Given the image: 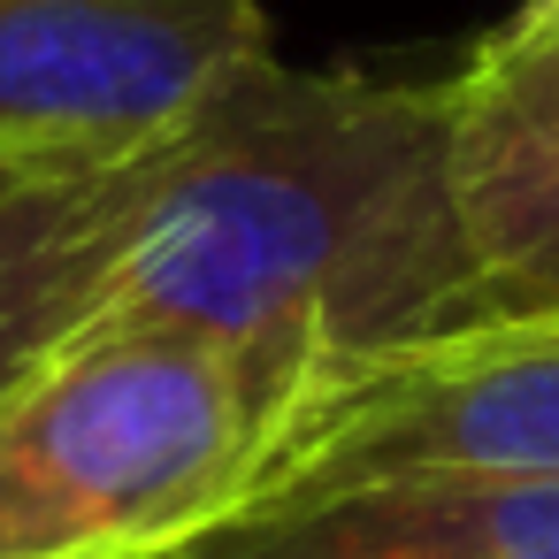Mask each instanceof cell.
Returning a JSON list of instances; mask_svg holds the SVG:
<instances>
[{
    "instance_id": "5b68a950",
    "label": "cell",
    "mask_w": 559,
    "mask_h": 559,
    "mask_svg": "<svg viewBox=\"0 0 559 559\" xmlns=\"http://www.w3.org/2000/svg\"><path fill=\"white\" fill-rule=\"evenodd\" d=\"M452 185L475 261V330L559 322V0L475 47L444 85Z\"/></svg>"
},
{
    "instance_id": "8992f818",
    "label": "cell",
    "mask_w": 559,
    "mask_h": 559,
    "mask_svg": "<svg viewBox=\"0 0 559 559\" xmlns=\"http://www.w3.org/2000/svg\"><path fill=\"white\" fill-rule=\"evenodd\" d=\"M177 559H559V475L376 483L246 506Z\"/></svg>"
},
{
    "instance_id": "3957f363",
    "label": "cell",
    "mask_w": 559,
    "mask_h": 559,
    "mask_svg": "<svg viewBox=\"0 0 559 559\" xmlns=\"http://www.w3.org/2000/svg\"><path fill=\"white\" fill-rule=\"evenodd\" d=\"M261 55L269 0H0V154L139 162Z\"/></svg>"
},
{
    "instance_id": "277c9868",
    "label": "cell",
    "mask_w": 559,
    "mask_h": 559,
    "mask_svg": "<svg viewBox=\"0 0 559 559\" xmlns=\"http://www.w3.org/2000/svg\"><path fill=\"white\" fill-rule=\"evenodd\" d=\"M559 475V322L467 330L314 406L269 460L253 506L376 483Z\"/></svg>"
},
{
    "instance_id": "6da1fadb",
    "label": "cell",
    "mask_w": 559,
    "mask_h": 559,
    "mask_svg": "<svg viewBox=\"0 0 559 559\" xmlns=\"http://www.w3.org/2000/svg\"><path fill=\"white\" fill-rule=\"evenodd\" d=\"M116 307L215 337L284 437L376 368L467 337L483 307L444 85L246 62L154 146Z\"/></svg>"
},
{
    "instance_id": "ba28073f",
    "label": "cell",
    "mask_w": 559,
    "mask_h": 559,
    "mask_svg": "<svg viewBox=\"0 0 559 559\" xmlns=\"http://www.w3.org/2000/svg\"><path fill=\"white\" fill-rule=\"evenodd\" d=\"M24 177H39V169H32V162H9V154H0V192H16Z\"/></svg>"
},
{
    "instance_id": "7a4b0ae2",
    "label": "cell",
    "mask_w": 559,
    "mask_h": 559,
    "mask_svg": "<svg viewBox=\"0 0 559 559\" xmlns=\"http://www.w3.org/2000/svg\"><path fill=\"white\" fill-rule=\"evenodd\" d=\"M276 444L215 337L108 307L0 399V559H177L253 506Z\"/></svg>"
},
{
    "instance_id": "52a82bcc",
    "label": "cell",
    "mask_w": 559,
    "mask_h": 559,
    "mask_svg": "<svg viewBox=\"0 0 559 559\" xmlns=\"http://www.w3.org/2000/svg\"><path fill=\"white\" fill-rule=\"evenodd\" d=\"M146 177L154 154L39 169L0 192V399L116 307L146 215Z\"/></svg>"
}]
</instances>
